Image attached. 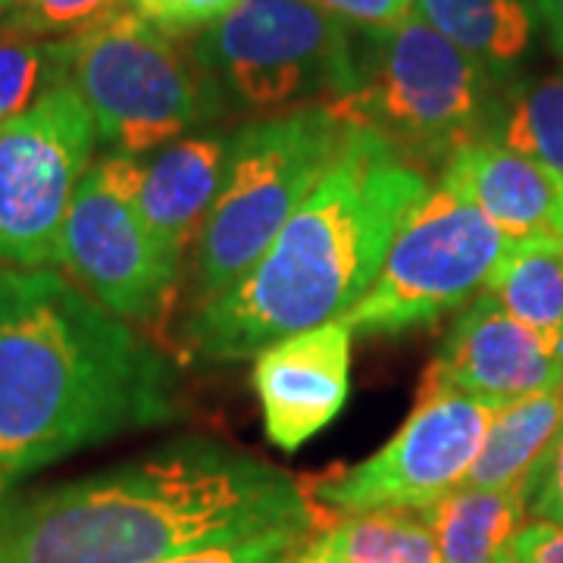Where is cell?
Wrapping results in <instances>:
<instances>
[{
    "label": "cell",
    "mask_w": 563,
    "mask_h": 563,
    "mask_svg": "<svg viewBox=\"0 0 563 563\" xmlns=\"http://www.w3.org/2000/svg\"><path fill=\"white\" fill-rule=\"evenodd\" d=\"M317 523L298 479L217 439H179L76 483L0 495V563H161Z\"/></svg>",
    "instance_id": "1"
},
{
    "label": "cell",
    "mask_w": 563,
    "mask_h": 563,
    "mask_svg": "<svg viewBox=\"0 0 563 563\" xmlns=\"http://www.w3.org/2000/svg\"><path fill=\"white\" fill-rule=\"evenodd\" d=\"M173 413L176 369L132 322L54 269L0 266V495Z\"/></svg>",
    "instance_id": "2"
},
{
    "label": "cell",
    "mask_w": 563,
    "mask_h": 563,
    "mask_svg": "<svg viewBox=\"0 0 563 563\" xmlns=\"http://www.w3.org/2000/svg\"><path fill=\"white\" fill-rule=\"evenodd\" d=\"M426 176L369 129L347 125L320 185L242 279L195 307L185 347L203 361H244L339 322L366 295Z\"/></svg>",
    "instance_id": "3"
},
{
    "label": "cell",
    "mask_w": 563,
    "mask_h": 563,
    "mask_svg": "<svg viewBox=\"0 0 563 563\" xmlns=\"http://www.w3.org/2000/svg\"><path fill=\"white\" fill-rule=\"evenodd\" d=\"M357 88L332 103L347 125L369 129L417 169L444 163L498 129L514 81L495 76L417 13L391 29H361Z\"/></svg>",
    "instance_id": "4"
},
{
    "label": "cell",
    "mask_w": 563,
    "mask_h": 563,
    "mask_svg": "<svg viewBox=\"0 0 563 563\" xmlns=\"http://www.w3.org/2000/svg\"><path fill=\"white\" fill-rule=\"evenodd\" d=\"M60 57L63 81L85 101L113 154L144 157L229 107L195 47L132 10L63 38Z\"/></svg>",
    "instance_id": "5"
},
{
    "label": "cell",
    "mask_w": 563,
    "mask_h": 563,
    "mask_svg": "<svg viewBox=\"0 0 563 563\" xmlns=\"http://www.w3.org/2000/svg\"><path fill=\"white\" fill-rule=\"evenodd\" d=\"M347 122L307 103L247 122L232 135L220 198L195 244L198 298L210 301L261 261L342 147Z\"/></svg>",
    "instance_id": "6"
},
{
    "label": "cell",
    "mask_w": 563,
    "mask_h": 563,
    "mask_svg": "<svg viewBox=\"0 0 563 563\" xmlns=\"http://www.w3.org/2000/svg\"><path fill=\"white\" fill-rule=\"evenodd\" d=\"M191 47L222 98L244 110L339 103L357 88L351 25L317 0H242Z\"/></svg>",
    "instance_id": "7"
},
{
    "label": "cell",
    "mask_w": 563,
    "mask_h": 563,
    "mask_svg": "<svg viewBox=\"0 0 563 563\" xmlns=\"http://www.w3.org/2000/svg\"><path fill=\"white\" fill-rule=\"evenodd\" d=\"M507 247L501 229L442 176L410 207L379 276L342 322L351 335H395L442 320L483 295Z\"/></svg>",
    "instance_id": "8"
},
{
    "label": "cell",
    "mask_w": 563,
    "mask_h": 563,
    "mask_svg": "<svg viewBox=\"0 0 563 563\" xmlns=\"http://www.w3.org/2000/svg\"><path fill=\"white\" fill-rule=\"evenodd\" d=\"M98 144V125L63 81L35 107L0 122V263H60L63 225Z\"/></svg>",
    "instance_id": "9"
},
{
    "label": "cell",
    "mask_w": 563,
    "mask_h": 563,
    "mask_svg": "<svg viewBox=\"0 0 563 563\" xmlns=\"http://www.w3.org/2000/svg\"><path fill=\"white\" fill-rule=\"evenodd\" d=\"M139 185V157L107 154L91 163L63 225L60 263L120 320L151 322L169 310L181 266L144 220Z\"/></svg>",
    "instance_id": "10"
},
{
    "label": "cell",
    "mask_w": 563,
    "mask_h": 563,
    "mask_svg": "<svg viewBox=\"0 0 563 563\" xmlns=\"http://www.w3.org/2000/svg\"><path fill=\"white\" fill-rule=\"evenodd\" d=\"M495 407L426 379L420 404L401 429L363 463L313 483V495L339 514L385 507L426 510L466 485Z\"/></svg>",
    "instance_id": "11"
},
{
    "label": "cell",
    "mask_w": 563,
    "mask_h": 563,
    "mask_svg": "<svg viewBox=\"0 0 563 563\" xmlns=\"http://www.w3.org/2000/svg\"><path fill=\"white\" fill-rule=\"evenodd\" d=\"M426 379L501 410L563 385V344L514 320L483 291L444 335Z\"/></svg>",
    "instance_id": "12"
},
{
    "label": "cell",
    "mask_w": 563,
    "mask_h": 563,
    "mask_svg": "<svg viewBox=\"0 0 563 563\" xmlns=\"http://www.w3.org/2000/svg\"><path fill=\"white\" fill-rule=\"evenodd\" d=\"M266 439L298 451L342 413L351 391V329L325 322L263 347L254 363Z\"/></svg>",
    "instance_id": "13"
},
{
    "label": "cell",
    "mask_w": 563,
    "mask_h": 563,
    "mask_svg": "<svg viewBox=\"0 0 563 563\" xmlns=\"http://www.w3.org/2000/svg\"><path fill=\"white\" fill-rule=\"evenodd\" d=\"M232 135L198 129L139 157V203L161 247L179 263L198 244L203 222L220 198Z\"/></svg>",
    "instance_id": "14"
},
{
    "label": "cell",
    "mask_w": 563,
    "mask_h": 563,
    "mask_svg": "<svg viewBox=\"0 0 563 563\" xmlns=\"http://www.w3.org/2000/svg\"><path fill=\"white\" fill-rule=\"evenodd\" d=\"M444 179L454 181L510 242L532 235L563 239V176L498 141L457 151Z\"/></svg>",
    "instance_id": "15"
},
{
    "label": "cell",
    "mask_w": 563,
    "mask_h": 563,
    "mask_svg": "<svg viewBox=\"0 0 563 563\" xmlns=\"http://www.w3.org/2000/svg\"><path fill=\"white\" fill-rule=\"evenodd\" d=\"M426 510L442 563H514V539L526 526L523 492L463 485Z\"/></svg>",
    "instance_id": "16"
},
{
    "label": "cell",
    "mask_w": 563,
    "mask_h": 563,
    "mask_svg": "<svg viewBox=\"0 0 563 563\" xmlns=\"http://www.w3.org/2000/svg\"><path fill=\"white\" fill-rule=\"evenodd\" d=\"M563 426V385L495 410L466 485L523 492Z\"/></svg>",
    "instance_id": "17"
},
{
    "label": "cell",
    "mask_w": 563,
    "mask_h": 563,
    "mask_svg": "<svg viewBox=\"0 0 563 563\" xmlns=\"http://www.w3.org/2000/svg\"><path fill=\"white\" fill-rule=\"evenodd\" d=\"M413 13L504 81H514L536 32L526 0H417Z\"/></svg>",
    "instance_id": "18"
},
{
    "label": "cell",
    "mask_w": 563,
    "mask_h": 563,
    "mask_svg": "<svg viewBox=\"0 0 563 563\" xmlns=\"http://www.w3.org/2000/svg\"><path fill=\"white\" fill-rule=\"evenodd\" d=\"M485 295L514 320L563 344V239L532 235L510 242Z\"/></svg>",
    "instance_id": "19"
},
{
    "label": "cell",
    "mask_w": 563,
    "mask_h": 563,
    "mask_svg": "<svg viewBox=\"0 0 563 563\" xmlns=\"http://www.w3.org/2000/svg\"><path fill=\"white\" fill-rule=\"evenodd\" d=\"M313 544L344 563H442L429 510L410 507L344 514Z\"/></svg>",
    "instance_id": "20"
},
{
    "label": "cell",
    "mask_w": 563,
    "mask_h": 563,
    "mask_svg": "<svg viewBox=\"0 0 563 563\" xmlns=\"http://www.w3.org/2000/svg\"><path fill=\"white\" fill-rule=\"evenodd\" d=\"M492 141L563 176V69L536 81H514Z\"/></svg>",
    "instance_id": "21"
},
{
    "label": "cell",
    "mask_w": 563,
    "mask_h": 563,
    "mask_svg": "<svg viewBox=\"0 0 563 563\" xmlns=\"http://www.w3.org/2000/svg\"><path fill=\"white\" fill-rule=\"evenodd\" d=\"M57 85H63L60 41L32 38L0 25V122L25 113Z\"/></svg>",
    "instance_id": "22"
},
{
    "label": "cell",
    "mask_w": 563,
    "mask_h": 563,
    "mask_svg": "<svg viewBox=\"0 0 563 563\" xmlns=\"http://www.w3.org/2000/svg\"><path fill=\"white\" fill-rule=\"evenodd\" d=\"M129 10V0H16L0 25L44 41L81 35Z\"/></svg>",
    "instance_id": "23"
},
{
    "label": "cell",
    "mask_w": 563,
    "mask_h": 563,
    "mask_svg": "<svg viewBox=\"0 0 563 563\" xmlns=\"http://www.w3.org/2000/svg\"><path fill=\"white\" fill-rule=\"evenodd\" d=\"M313 529L317 523L282 526V529L263 532V536L244 539V542L217 544V548L181 554V558L161 563H298L303 548L313 539Z\"/></svg>",
    "instance_id": "24"
},
{
    "label": "cell",
    "mask_w": 563,
    "mask_h": 563,
    "mask_svg": "<svg viewBox=\"0 0 563 563\" xmlns=\"http://www.w3.org/2000/svg\"><path fill=\"white\" fill-rule=\"evenodd\" d=\"M239 3L242 0H129V10L169 35H188L210 29Z\"/></svg>",
    "instance_id": "25"
},
{
    "label": "cell",
    "mask_w": 563,
    "mask_h": 563,
    "mask_svg": "<svg viewBox=\"0 0 563 563\" xmlns=\"http://www.w3.org/2000/svg\"><path fill=\"white\" fill-rule=\"evenodd\" d=\"M526 517L563 526V426L526 483Z\"/></svg>",
    "instance_id": "26"
},
{
    "label": "cell",
    "mask_w": 563,
    "mask_h": 563,
    "mask_svg": "<svg viewBox=\"0 0 563 563\" xmlns=\"http://www.w3.org/2000/svg\"><path fill=\"white\" fill-rule=\"evenodd\" d=\"M322 10L357 29H391L413 13L417 0H317Z\"/></svg>",
    "instance_id": "27"
},
{
    "label": "cell",
    "mask_w": 563,
    "mask_h": 563,
    "mask_svg": "<svg viewBox=\"0 0 563 563\" xmlns=\"http://www.w3.org/2000/svg\"><path fill=\"white\" fill-rule=\"evenodd\" d=\"M514 563H563V526L526 523L514 539Z\"/></svg>",
    "instance_id": "28"
},
{
    "label": "cell",
    "mask_w": 563,
    "mask_h": 563,
    "mask_svg": "<svg viewBox=\"0 0 563 563\" xmlns=\"http://www.w3.org/2000/svg\"><path fill=\"white\" fill-rule=\"evenodd\" d=\"M536 13L544 22L551 47L563 54V0H536Z\"/></svg>",
    "instance_id": "29"
},
{
    "label": "cell",
    "mask_w": 563,
    "mask_h": 563,
    "mask_svg": "<svg viewBox=\"0 0 563 563\" xmlns=\"http://www.w3.org/2000/svg\"><path fill=\"white\" fill-rule=\"evenodd\" d=\"M298 563H344V561H335V558H329L325 551H320L317 544H313V539H310V544L303 548V554L298 558Z\"/></svg>",
    "instance_id": "30"
},
{
    "label": "cell",
    "mask_w": 563,
    "mask_h": 563,
    "mask_svg": "<svg viewBox=\"0 0 563 563\" xmlns=\"http://www.w3.org/2000/svg\"><path fill=\"white\" fill-rule=\"evenodd\" d=\"M13 3H16V0H0V16H3V13H7V10L13 7Z\"/></svg>",
    "instance_id": "31"
}]
</instances>
